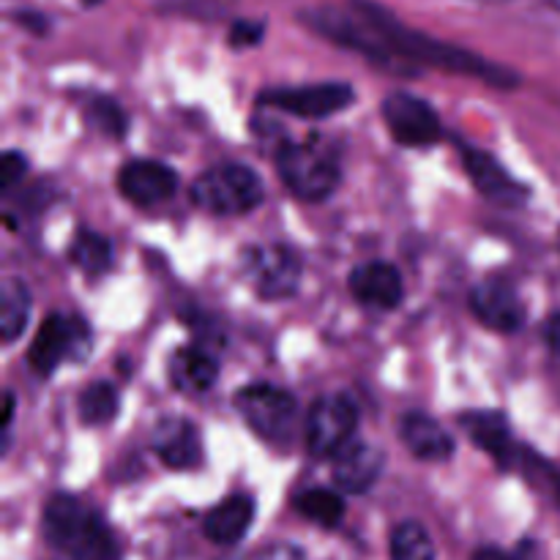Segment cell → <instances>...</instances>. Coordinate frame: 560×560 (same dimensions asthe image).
Masks as SVG:
<instances>
[{"instance_id":"obj_1","label":"cell","mask_w":560,"mask_h":560,"mask_svg":"<svg viewBox=\"0 0 560 560\" xmlns=\"http://www.w3.org/2000/svg\"><path fill=\"white\" fill-rule=\"evenodd\" d=\"M320 27L326 33H331V36H337L339 42L372 55V58H388V55H394V58L441 66V69L457 71V74L485 77V80L498 82V85L514 82V77H509L506 71L495 69V66L465 52V49L448 47V44L432 42V38L421 36V33L408 31L394 16L383 14L377 5H359V16H345L337 14V11H326V20L320 22Z\"/></svg>"},{"instance_id":"obj_2","label":"cell","mask_w":560,"mask_h":560,"mask_svg":"<svg viewBox=\"0 0 560 560\" xmlns=\"http://www.w3.org/2000/svg\"><path fill=\"white\" fill-rule=\"evenodd\" d=\"M44 536L69 560H120V547L102 514L71 495H55L44 506Z\"/></svg>"},{"instance_id":"obj_3","label":"cell","mask_w":560,"mask_h":560,"mask_svg":"<svg viewBox=\"0 0 560 560\" xmlns=\"http://www.w3.org/2000/svg\"><path fill=\"white\" fill-rule=\"evenodd\" d=\"M277 162L284 186L306 202L328 200L342 180L337 153L328 145H317L315 140L288 142L279 151Z\"/></svg>"},{"instance_id":"obj_4","label":"cell","mask_w":560,"mask_h":560,"mask_svg":"<svg viewBox=\"0 0 560 560\" xmlns=\"http://www.w3.org/2000/svg\"><path fill=\"white\" fill-rule=\"evenodd\" d=\"M262 180L246 164H219L191 184V202L217 217H241L262 202Z\"/></svg>"},{"instance_id":"obj_5","label":"cell","mask_w":560,"mask_h":560,"mask_svg":"<svg viewBox=\"0 0 560 560\" xmlns=\"http://www.w3.org/2000/svg\"><path fill=\"white\" fill-rule=\"evenodd\" d=\"M235 408L246 427L268 443H288L299 419V402L293 394L271 383H252L241 388Z\"/></svg>"},{"instance_id":"obj_6","label":"cell","mask_w":560,"mask_h":560,"mask_svg":"<svg viewBox=\"0 0 560 560\" xmlns=\"http://www.w3.org/2000/svg\"><path fill=\"white\" fill-rule=\"evenodd\" d=\"M359 427V408L348 394H331L317 399L306 416V446L315 457H337L353 443Z\"/></svg>"},{"instance_id":"obj_7","label":"cell","mask_w":560,"mask_h":560,"mask_svg":"<svg viewBox=\"0 0 560 560\" xmlns=\"http://www.w3.org/2000/svg\"><path fill=\"white\" fill-rule=\"evenodd\" d=\"M88 350H91V328L80 317L49 315L27 350V364L36 375L47 377L58 370L66 355L82 359Z\"/></svg>"},{"instance_id":"obj_8","label":"cell","mask_w":560,"mask_h":560,"mask_svg":"<svg viewBox=\"0 0 560 560\" xmlns=\"http://www.w3.org/2000/svg\"><path fill=\"white\" fill-rule=\"evenodd\" d=\"M244 268L249 282L262 299H288L301 282V257L288 244L252 246L244 255Z\"/></svg>"},{"instance_id":"obj_9","label":"cell","mask_w":560,"mask_h":560,"mask_svg":"<svg viewBox=\"0 0 560 560\" xmlns=\"http://www.w3.org/2000/svg\"><path fill=\"white\" fill-rule=\"evenodd\" d=\"M355 98V91L348 82H317V85L301 88H273L260 96V104L282 113L299 115V118H328L342 113Z\"/></svg>"},{"instance_id":"obj_10","label":"cell","mask_w":560,"mask_h":560,"mask_svg":"<svg viewBox=\"0 0 560 560\" xmlns=\"http://www.w3.org/2000/svg\"><path fill=\"white\" fill-rule=\"evenodd\" d=\"M383 120L399 145L424 148L441 140V118L430 102L413 93H392L383 102Z\"/></svg>"},{"instance_id":"obj_11","label":"cell","mask_w":560,"mask_h":560,"mask_svg":"<svg viewBox=\"0 0 560 560\" xmlns=\"http://www.w3.org/2000/svg\"><path fill=\"white\" fill-rule=\"evenodd\" d=\"M463 164L476 189L495 206L520 208L528 202V189L514 180L492 153L481 151V148H463Z\"/></svg>"},{"instance_id":"obj_12","label":"cell","mask_w":560,"mask_h":560,"mask_svg":"<svg viewBox=\"0 0 560 560\" xmlns=\"http://www.w3.org/2000/svg\"><path fill=\"white\" fill-rule=\"evenodd\" d=\"M118 189L135 206H159V202L170 200L178 189V175L173 167L162 162H151V159H135L126 162L118 173Z\"/></svg>"},{"instance_id":"obj_13","label":"cell","mask_w":560,"mask_h":560,"mask_svg":"<svg viewBox=\"0 0 560 560\" xmlns=\"http://www.w3.org/2000/svg\"><path fill=\"white\" fill-rule=\"evenodd\" d=\"M470 310L492 331L514 334L525 323V306L509 282H481L470 293Z\"/></svg>"},{"instance_id":"obj_14","label":"cell","mask_w":560,"mask_h":560,"mask_svg":"<svg viewBox=\"0 0 560 560\" xmlns=\"http://www.w3.org/2000/svg\"><path fill=\"white\" fill-rule=\"evenodd\" d=\"M348 284L355 301H361L366 306H375V310H397L402 304V273L392 262H364V266H359L350 273Z\"/></svg>"},{"instance_id":"obj_15","label":"cell","mask_w":560,"mask_h":560,"mask_svg":"<svg viewBox=\"0 0 560 560\" xmlns=\"http://www.w3.org/2000/svg\"><path fill=\"white\" fill-rule=\"evenodd\" d=\"M383 470V452L381 448L370 446V443H348L342 452L334 457L331 474L334 481H337L339 490L353 492V495H361V492L372 490L381 479Z\"/></svg>"},{"instance_id":"obj_16","label":"cell","mask_w":560,"mask_h":560,"mask_svg":"<svg viewBox=\"0 0 560 560\" xmlns=\"http://www.w3.org/2000/svg\"><path fill=\"white\" fill-rule=\"evenodd\" d=\"M153 452L162 459L167 468L186 470L195 468L200 463V435H197L195 424L186 419H162L153 427Z\"/></svg>"},{"instance_id":"obj_17","label":"cell","mask_w":560,"mask_h":560,"mask_svg":"<svg viewBox=\"0 0 560 560\" xmlns=\"http://www.w3.org/2000/svg\"><path fill=\"white\" fill-rule=\"evenodd\" d=\"M252 523H255V501L249 495H233L208 512L202 530L213 545L233 547L249 534Z\"/></svg>"},{"instance_id":"obj_18","label":"cell","mask_w":560,"mask_h":560,"mask_svg":"<svg viewBox=\"0 0 560 560\" xmlns=\"http://www.w3.org/2000/svg\"><path fill=\"white\" fill-rule=\"evenodd\" d=\"M399 432H402V443L408 446V452L421 463H446V459H452L454 438L430 416H405Z\"/></svg>"},{"instance_id":"obj_19","label":"cell","mask_w":560,"mask_h":560,"mask_svg":"<svg viewBox=\"0 0 560 560\" xmlns=\"http://www.w3.org/2000/svg\"><path fill=\"white\" fill-rule=\"evenodd\" d=\"M465 435L476 443L479 448H485L487 454L498 459L501 465H512L514 459V441L512 432H509V421L503 419V413L498 410H470L459 419Z\"/></svg>"},{"instance_id":"obj_20","label":"cell","mask_w":560,"mask_h":560,"mask_svg":"<svg viewBox=\"0 0 560 560\" xmlns=\"http://www.w3.org/2000/svg\"><path fill=\"white\" fill-rule=\"evenodd\" d=\"M219 364L200 345H186L170 359V383L180 394H202L217 383Z\"/></svg>"},{"instance_id":"obj_21","label":"cell","mask_w":560,"mask_h":560,"mask_svg":"<svg viewBox=\"0 0 560 560\" xmlns=\"http://www.w3.org/2000/svg\"><path fill=\"white\" fill-rule=\"evenodd\" d=\"M31 290L22 279H5L0 288V339L5 345L22 337L31 317Z\"/></svg>"},{"instance_id":"obj_22","label":"cell","mask_w":560,"mask_h":560,"mask_svg":"<svg viewBox=\"0 0 560 560\" xmlns=\"http://www.w3.org/2000/svg\"><path fill=\"white\" fill-rule=\"evenodd\" d=\"M118 388L107 381H96L80 394V419L88 427H102L118 416Z\"/></svg>"},{"instance_id":"obj_23","label":"cell","mask_w":560,"mask_h":560,"mask_svg":"<svg viewBox=\"0 0 560 560\" xmlns=\"http://www.w3.org/2000/svg\"><path fill=\"white\" fill-rule=\"evenodd\" d=\"M295 509L304 514L306 520H312L320 528H337L345 517V501L334 490H306L295 498Z\"/></svg>"},{"instance_id":"obj_24","label":"cell","mask_w":560,"mask_h":560,"mask_svg":"<svg viewBox=\"0 0 560 560\" xmlns=\"http://www.w3.org/2000/svg\"><path fill=\"white\" fill-rule=\"evenodd\" d=\"M392 560H435V545L424 525L416 520H405L394 528Z\"/></svg>"},{"instance_id":"obj_25","label":"cell","mask_w":560,"mask_h":560,"mask_svg":"<svg viewBox=\"0 0 560 560\" xmlns=\"http://www.w3.org/2000/svg\"><path fill=\"white\" fill-rule=\"evenodd\" d=\"M71 260L85 273H104L113 266V244L98 233H80L71 244Z\"/></svg>"},{"instance_id":"obj_26","label":"cell","mask_w":560,"mask_h":560,"mask_svg":"<svg viewBox=\"0 0 560 560\" xmlns=\"http://www.w3.org/2000/svg\"><path fill=\"white\" fill-rule=\"evenodd\" d=\"M91 120L98 131L107 137H124L126 131V115L113 98H96L91 104Z\"/></svg>"},{"instance_id":"obj_27","label":"cell","mask_w":560,"mask_h":560,"mask_svg":"<svg viewBox=\"0 0 560 560\" xmlns=\"http://www.w3.org/2000/svg\"><path fill=\"white\" fill-rule=\"evenodd\" d=\"M25 167L27 162L20 156V153L5 151L3 162H0V189L3 191L14 189V186L22 180V175H25Z\"/></svg>"},{"instance_id":"obj_28","label":"cell","mask_w":560,"mask_h":560,"mask_svg":"<svg viewBox=\"0 0 560 560\" xmlns=\"http://www.w3.org/2000/svg\"><path fill=\"white\" fill-rule=\"evenodd\" d=\"M262 36V27L260 25H249V22H238V25L233 27V44H241V47H246V44H257V38Z\"/></svg>"},{"instance_id":"obj_29","label":"cell","mask_w":560,"mask_h":560,"mask_svg":"<svg viewBox=\"0 0 560 560\" xmlns=\"http://www.w3.org/2000/svg\"><path fill=\"white\" fill-rule=\"evenodd\" d=\"M262 560H306V556L295 545H277L262 556Z\"/></svg>"},{"instance_id":"obj_30","label":"cell","mask_w":560,"mask_h":560,"mask_svg":"<svg viewBox=\"0 0 560 560\" xmlns=\"http://www.w3.org/2000/svg\"><path fill=\"white\" fill-rule=\"evenodd\" d=\"M547 342H550V348L560 355V315H556L547 323Z\"/></svg>"},{"instance_id":"obj_31","label":"cell","mask_w":560,"mask_h":560,"mask_svg":"<svg viewBox=\"0 0 560 560\" xmlns=\"http://www.w3.org/2000/svg\"><path fill=\"white\" fill-rule=\"evenodd\" d=\"M474 560H525L523 556H506V552L501 550H481L476 552Z\"/></svg>"},{"instance_id":"obj_32","label":"cell","mask_w":560,"mask_h":560,"mask_svg":"<svg viewBox=\"0 0 560 560\" xmlns=\"http://www.w3.org/2000/svg\"><path fill=\"white\" fill-rule=\"evenodd\" d=\"M11 416H14V394L5 392V408H3V427H9Z\"/></svg>"},{"instance_id":"obj_33","label":"cell","mask_w":560,"mask_h":560,"mask_svg":"<svg viewBox=\"0 0 560 560\" xmlns=\"http://www.w3.org/2000/svg\"><path fill=\"white\" fill-rule=\"evenodd\" d=\"M556 495H558V503H560V476H558V481H556Z\"/></svg>"},{"instance_id":"obj_34","label":"cell","mask_w":560,"mask_h":560,"mask_svg":"<svg viewBox=\"0 0 560 560\" xmlns=\"http://www.w3.org/2000/svg\"><path fill=\"white\" fill-rule=\"evenodd\" d=\"M550 5H552V9H556V11H560V0H550Z\"/></svg>"}]
</instances>
